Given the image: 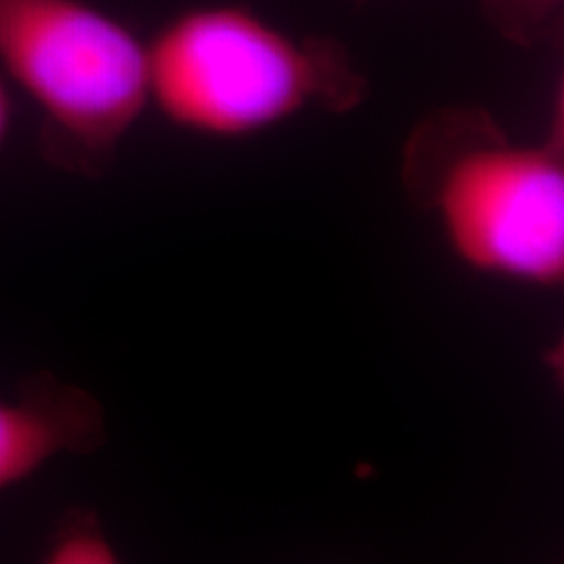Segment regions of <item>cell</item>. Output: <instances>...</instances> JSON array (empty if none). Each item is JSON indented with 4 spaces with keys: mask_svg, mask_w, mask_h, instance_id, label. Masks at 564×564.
<instances>
[{
    "mask_svg": "<svg viewBox=\"0 0 564 564\" xmlns=\"http://www.w3.org/2000/svg\"><path fill=\"white\" fill-rule=\"evenodd\" d=\"M405 176L477 272L554 286L564 276L563 132L517 144L477 109H445L410 139Z\"/></svg>",
    "mask_w": 564,
    "mask_h": 564,
    "instance_id": "6da1fadb",
    "label": "cell"
},
{
    "mask_svg": "<svg viewBox=\"0 0 564 564\" xmlns=\"http://www.w3.org/2000/svg\"><path fill=\"white\" fill-rule=\"evenodd\" d=\"M149 102L188 132L239 139L310 102L343 111L366 82L330 39L297 41L239 4L188 9L147 46Z\"/></svg>",
    "mask_w": 564,
    "mask_h": 564,
    "instance_id": "7a4b0ae2",
    "label": "cell"
},
{
    "mask_svg": "<svg viewBox=\"0 0 564 564\" xmlns=\"http://www.w3.org/2000/svg\"><path fill=\"white\" fill-rule=\"evenodd\" d=\"M0 69L41 111L51 167L101 178L149 102L147 46L82 0H0Z\"/></svg>",
    "mask_w": 564,
    "mask_h": 564,
    "instance_id": "3957f363",
    "label": "cell"
},
{
    "mask_svg": "<svg viewBox=\"0 0 564 564\" xmlns=\"http://www.w3.org/2000/svg\"><path fill=\"white\" fill-rule=\"evenodd\" d=\"M105 412L93 393L53 372H30L0 398V494L59 456H88L105 442Z\"/></svg>",
    "mask_w": 564,
    "mask_h": 564,
    "instance_id": "277c9868",
    "label": "cell"
},
{
    "mask_svg": "<svg viewBox=\"0 0 564 564\" xmlns=\"http://www.w3.org/2000/svg\"><path fill=\"white\" fill-rule=\"evenodd\" d=\"M116 561L118 552L105 535L99 519L84 508L67 510L42 547V563L107 564Z\"/></svg>",
    "mask_w": 564,
    "mask_h": 564,
    "instance_id": "5b68a950",
    "label": "cell"
},
{
    "mask_svg": "<svg viewBox=\"0 0 564 564\" xmlns=\"http://www.w3.org/2000/svg\"><path fill=\"white\" fill-rule=\"evenodd\" d=\"M564 0H481L487 21L508 41L533 46L561 18Z\"/></svg>",
    "mask_w": 564,
    "mask_h": 564,
    "instance_id": "8992f818",
    "label": "cell"
},
{
    "mask_svg": "<svg viewBox=\"0 0 564 564\" xmlns=\"http://www.w3.org/2000/svg\"><path fill=\"white\" fill-rule=\"evenodd\" d=\"M9 128H11V95L0 76V147L9 137Z\"/></svg>",
    "mask_w": 564,
    "mask_h": 564,
    "instance_id": "52a82bcc",
    "label": "cell"
}]
</instances>
